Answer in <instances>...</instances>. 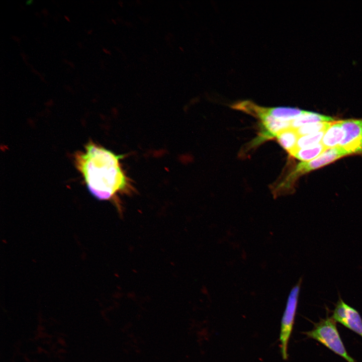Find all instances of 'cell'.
Instances as JSON below:
<instances>
[{
  "label": "cell",
  "mask_w": 362,
  "mask_h": 362,
  "mask_svg": "<svg viewBox=\"0 0 362 362\" xmlns=\"http://www.w3.org/2000/svg\"><path fill=\"white\" fill-rule=\"evenodd\" d=\"M123 155H117L92 141L83 151L74 155L76 169L94 197L100 200L113 199L127 185L126 177L119 160Z\"/></svg>",
  "instance_id": "cell-1"
},
{
  "label": "cell",
  "mask_w": 362,
  "mask_h": 362,
  "mask_svg": "<svg viewBox=\"0 0 362 362\" xmlns=\"http://www.w3.org/2000/svg\"><path fill=\"white\" fill-rule=\"evenodd\" d=\"M314 325L311 330L303 333L308 337L317 340L347 362H355L347 353L337 329L336 321L332 317L327 316Z\"/></svg>",
  "instance_id": "cell-2"
},
{
  "label": "cell",
  "mask_w": 362,
  "mask_h": 362,
  "mask_svg": "<svg viewBox=\"0 0 362 362\" xmlns=\"http://www.w3.org/2000/svg\"><path fill=\"white\" fill-rule=\"evenodd\" d=\"M302 283V278H301L292 288L288 296L286 308L281 320L280 340L282 356L284 360H287L288 357V342L294 324Z\"/></svg>",
  "instance_id": "cell-3"
},
{
  "label": "cell",
  "mask_w": 362,
  "mask_h": 362,
  "mask_svg": "<svg viewBox=\"0 0 362 362\" xmlns=\"http://www.w3.org/2000/svg\"><path fill=\"white\" fill-rule=\"evenodd\" d=\"M348 155H350V153L340 146L327 149L316 158L308 161L299 163L284 182V186H289L291 183H293L301 175Z\"/></svg>",
  "instance_id": "cell-4"
},
{
  "label": "cell",
  "mask_w": 362,
  "mask_h": 362,
  "mask_svg": "<svg viewBox=\"0 0 362 362\" xmlns=\"http://www.w3.org/2000/svg\"><path fill=\"white\" fill-rule=\"evenodd\" d=\"M343 137L339 146L362 156V119L341 120Z\"/></svg>",
  "instance_id": "cell-5"
},
{
  "label": "cell",
  "mask_w": 362,
  "mask_h": 362,
  "mask_svg": "<svg viewBox=\"0 0 362 362\" xmlns=\"http://www.w3.org/2000/svg\"><path fill=\"white\" fill-rule=\"evenodd\" d=\"M333 319L362 337V319L358 311L346 304L340 296L335 305Z\"/></svg>",
  "instance_id": "cell-6"
},
{
  "label": "cell",
  "mask_w": 362,
  "mask_h": 362,
  "mask_svg": "<svg viewBox=\"0 0 362 362\" xmlns=\"http://www.w3.org/2000/svg\"><path fill=\"white\" fill-rule=\"evenodd\" d=\"M341 121H334L326 131L321 143L326 149L339 146L343 137Z\"/></svg>",
  "instance_id": "cell-7"
},
{
  "label": "cell",
  "mask_w": 362,
  "mask_h": 362,
  "mask_svg": "<svg viewBox=\"0 0 362 362\" xmlns=\"http://www.w3.org/2000/svg\"><path fill=\"white\" fill-rule=\"evenodd\" d=\"M264 110L266 113L276 119L286 121H291L307 112L297 108L286 107H264Z\"/></svg>",
  "instance_id": "cell-8"
},
{
  "label": "cell",
  "mask_w": 362,
  "mask_h": 362,
  "mask_svg": "<svg viewBox=\"0 0 362 362\" xmlns=\"http://www.w3.org/2000/svg\"><path fill=\"white\" fill-rule=\"evenodd\" d=\"M333 121H334V119L331 117L307 111L305 113L292 120L291 126V128L296 129L303 125L309 124Z\"/></svg>",
  "instance_id": "cell-9"
},
{
  "label": "cell",
  "mask_w": 362,
  "mask_h": 362,
  "mask_svg": "<svg viewBox=\"0 0 362 362\" xmlns=\"http://www.w3.org/2000/svg\"><path fill=\"white\" fill-rule=\"evenodd\" d=\"M326 149L320 142L306 148L295 150L290 154L295 158L305 161L311 160L322 154Z\"/></svg>",
  "instance_id": "cell-10"
},
{
  "label": "cell",
  "mask_w": 362,
  "mask_h": 362,
  "mask_svg": "<svg viewBox=\"0 0 362 362\" xmlns=\"http://www.w3.org/2000/svg\"><path fill=\"white\" fill-rule=\"evenodd\" d=\"M276 137L279 144L290 153L295 149L300 136L296 129L290 128L282 131Z\"/></svg>",
  "instance_id": "cell-11"
},
{
  "label": "cell",
  "mask_w": 362,
  "mask_h": 362,
  "mask_svg": "<svg viewBox=\"0 0 362 362\" xmlns=\"http://www.w3.org/2000/svg\"><path fill=\"white\" fill-rule=\"evenodd\" d=\"M326 130L327 129H325L317 133L300 136L297 141L296 148L293 151L306 148L321 142V140Z\"/></svg>",
  "instance_id": "cell-12"
},
{
  "label": "cell",
  "mask_w": 362,
  "mask_h": 362,
  "mask_svg": "<svg viewBox=\"0 0 362 362\" xmlns=\"http://www.w3.org/2000/svg\"><path fill=\"white\" fill-rule=\"evenodd\" d=\"M331 122H318L303 125L296 129L299 136H305L322 130L327 129L331 125Z\"/></svg>",
  "instance_id": "cell-13"
},
{
  "label": "cell",
  "mask_w": 362,
  "mask_h": 362,
  "mask_svg": "<svg viewBox=\"0 0 362 362\" xmlns=\"http://www.w3.org/2000/svg\"><path fill=\"white\" fill-rule=\"evenodd\" d=\"M65 18L66 20H67V21H69V18L68 17H67L66 16H65Z\"/></svg>",
  "instance_id": "cell-14"
}]
</instances>
